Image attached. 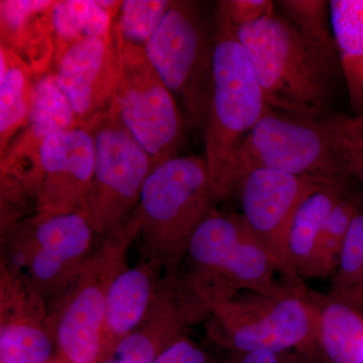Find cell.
Instances as JSON below:
<instances>
[{
	"label": "cell",
	"instance_id": "52a82bcc",
	"mask_svg": "<svg viewBox=\"0 0 363 363\" xmlns=\"http://www.w3.org/2000/svg\"><path fill=\"white\" fill-rule=\"evenodd\" d=\"M98 240L83 214L33 212L1 233L0 264L48 304L75 278Z\"/></svg>",
	"mask_w": 363,
	"mask_h": 363
},
{
	"label": "cell",
	"instance_id": "3957f363",
	"mask_svg": "<svg viewBox=\"0 0 363 363\" xmlns=\"http://www.w3.org/2000/svg\"><path fill=\"white\" fill-rule=\"evenodd\" d=\"M213 75L209 112L205 124V161L215 201L236 191V152L241 140L271 107L238 28L217 4L215 16Z\"/></svg>",
	"mask_w": 363,
	"mask_h": 363
},
{
	"label": "cell",
	"instance_id": "cb8c5ba5",
	"mask_svg": "<svg viewBox=\"0 0 363 363\" xmlns=\"http://www.w3.org/2000/svg\"><path fill=\"white\" fill-rule=\"evenodd\" d=\"M113 20L111 13L100 6L99 1H55L52 11V28L56 45L55 60L79 40L111 35Z\"/></svg>",
	"mask_w": 363,
	"mask_h": 363
},
{
	"label": "cell",
	"instance_id": "4fadbf2b",
	"mask_svg": "<svg viewBox=\"0 0 363 363\" xmlns=\"http://www.w3.org/2000/svg\"><path fill=\"white\" fill-rule=\"evenodd\" d=\"M327 183L330 182L259 168L243 177L236 190L240 194L243 218L266 247L279 274L292 285L304 286L294 277L289 264L294 217L301 204Z\"/></svg>",
	"mask_w": 363,
	"mask_h": 363
},
{
	"label": "cell",
	"instance_id": "603a6c76",
	"mask_svg": "<svg viewBox=\"0 0 363 363\" xmlns=\"http://www.w3.org/2000/svg\"><path fill=\"white\" fill-rule=\"evenodd\" d=\"M37 76L11 50L0 45V155L25 128Z\"/></svg>",
	"mask_w": 363,
	"mask_h": 363
},
{
	"label": "cell",
	"instance_id": "1f68e13d",
	"mask_svg": "<svg viewBox=\"0 0 363 363\" xmlns=\"http://www.w3.org/2000/svg\"><path fill=\"white\" fill-rule=\"evenodd\" d=\"M236 363H325L321 355L304 350L257 351L238 355Z\"/></svg>",
	"mask_w": 363,
	"mask_h": 363
},
{
	"label": "cell",
	"instance_id": "5bb4252c",
	"mask_svg": "<svg viewBox=\"0 0 363 363\" xmlns=\"http://www.w3.org/2000/svg\"><path fill=\"white\" fill-rule=\"evenodd\" d=\"M54 71L79 121L93 130L116 97L119 66L113 35L72 45L55 60Z\"/></svg>",
	"mask_w": 363,
	"mask_h": 363
},
{
	"label": "cell",
	"instance_id": "d4e9b609",
	"mask_svg": "<svg viewBox=\"0 0 363 363\" xmlns=\"http://www.w3.org/2000/svg\"><path fill=\"white\" fill-rule=\"evenodd\" d=\"M362 210V203L350 190L346 191L334 205L320 233L309 279L333 274L338 266L351 224Z\"/></svg>",
	"mask_w": 363,
	"mask_h": 363
},
{
	"label": "cell",
	"instance_id": "ba28073f",
	"mask_svg": "<svg viewBox=\"0 0 363 363\" xmlns=\"http://www.w3.org/2000/svg\"><path fill=\"white\" fill-rule=\"evenodd\" d=\"M214 40L194 2L172 1L145 54L167 87L180 98L188 125L207 121L212 92Z\"/></svg>",
	"mask_w": 363,
	"mask_h": 363
},
{
	"label": "cell",
	"instance_id": "7402d4cb",
	"mask_svg": "<svg viewBox=\"0 0 363 363\" xmlns=\"http://www.w3.org/2000/svg\"><path fill=\"white\" fill-rule=\"evenodd\" d=\"M332 32L355 114L363 112V0L329 2Z\"/></svg>",
	"mask_w": 363,
	"mask_h": 363
},
{
	"label": "cell",
	"instance_id": "5b68a950",
	"mask_svg": "<svg viewBox=\"0 0 363 363\" xmlns=\"http://www.w3.org/2000/svg\"><path fill=\"white\" fill-rule=\"evenodd\" d=\"M135 210L123 225L99 238L94 252L71 283L48 303V323L64 363H101L107 298L116 277L128 267V252L140 235Z\"/></svg>",
	"mask_w": 363,
	"mask_h": 363
},
{
	"label": "cell",
	"instance_id": "30bf717a",
	"mask_svg": "<svg viewBox=\"0 0 363 363\" xmlns=\"http://www.w3.org/2000/svg\"><path fill=\"white\" fill-rule=\"evenodd\" d=\"M259 168L327 182L350 178L326 118L312 121L272 109L241 140L236 152V190L243 177Z\"/></svg>",
	"mask_w": 363,
	"mask_h": 363
},
{
	"label": "cell",
	"instance_id": "4dcf8cb0",
	"mask_svg": "<svg viewBox=\"0 0 363 363\" xmlns=\"http://www.w3.org/2000/svg\"><path fill=\"white\" fill-rule=\"evenodd\" d=\"M152 363H215L207 351L187 335L169 346Z\"/></svg>",
	"mask_w": 363,
	"mask_h": 363
},
{
	"label": "cell",
	"instance_id": "484cf974",
	"mask_svg": "<svg viewBox=\"0 0 363 363\" xmlns=\"http://www.w3.org/2000/svg\"><path fill=\"white\" fill-rule=\"evenodd\" d=\"M327 295L363 312V210L351 224Z\"/></svg>",
	"mask_w": 363,
	"mask_h": 363
},
{
	"label": "cell",
	"instance_id": "836d02e7",
	"mask_svg": "<svg viewBox=\"0 0 363 363\" xmlns=\"http://www.w3.org/2000/svg\"><path fill=\"white\" fill-rule=\"evenodd\" d=\"M49 363H64V362H60V360L57 359V358H56V359H54V360H52V362H49Z\"/></svg>",
	"mask_w": 363,
	"mask_h": 363
},
{
	"label": "cell",
	"instance_id": "f1b7e54d",
	"mask_svg": "<svg viewBox=\"0 0 363 363\" xmlns=\"http://www.w3.org/2000/svg\"><path fill=\"white\" fill-rule=\"evenodd\" d=\"M338 150H362L363 112L353 116L326 117Z\"/></svg>",
	"mask_w": 363,
	"mask_h": 363
},
{
	"label": "cell",
	"instance_id": "8fae6325",
	"mask_svg": "<svg viewBox=\"0 0 363 363\" xmlns=\"http://www.w3.org/2000/svg\"><path fill=\"white\" fill-rule=\"evenodd\" d=\"M94 168L92 130L78 126L48 136L32 159L0 171L1 175L20 182L35 212L82 214L92 188Z\"/></svg>",
	"mask_w": 363,
	"mask_h": 363
},
{
	"label": "cell",
	"instance_id": "8992f818",
	"mask_svg": "<svg viewBox=\"0 0 363 363\" xmlns=\"http://www.w3.org/2000/svg\"><path fill=\"white\" fill-rule=\"evenodd\" d=\"M207 332L236 354L304 350L319 354L318 311L313 293L288 283L278 292H245L213 305Z\"/></svg>",
	"mask_w": 363,
	"mask_h": 363
},
{
	"label": "cell",
	"instance_id": "ac0fdd59",
	"mask_svg": "<svg viewBox=\"0 0 363 363\" xmlns=\"http://www.w3.org/2000/svg\"><path fill=\"white\" fill-rule=\"evenodd\" d=\"M162 276L161 267L140 259L135 267H126L114 279L107 298L102 330L104 358L147 316Z\"/></svg>",
	"mask_w": 363,
	"mask_h": 363
},
{
	"label": "cell",
	"instance_id": "4316f807",
	"mask_svg": "<svg viewBox=\"0 0 363 363\" xmlns=\"http://www.w3.org/2000/svg\"><path fill=\"white\" fill-rule=\"evenodd\" d=\"M169 0H125L112 23L116 44L145 50L164 13Z\"/></svg>",
	"mask_w": 363,
	"mask_h": 363
},
{
	"label": "cell",
	"instance_id": "44dd1931",
	"mask_svg": "<svg viewBox=\"0 0 363 363\" xmlns=\"http://www.w3.org/2000/svg\"><path fill=\"white\" fill-rule=\"evenodd\" d=\"M347 179L330 182L315 191L298 207L289 235V264L301 283L309 279L320 233L332 208L350 190Z\"/></svg>",
	"mask_w": 363,
	"mask_h": 363
},
{
	"label": "cell",
	"instance_id": "ffe728a7",
	"mask_svg": "<svg viewBox=\"0 0 363 363\" xmlns=\"http://www.w3.org/2000/svg\"><path fill=\"white\" fill-rule=\"evenodd\" d=\"M313 298L318 350L325 363H363V312L328 295Z\"/></svg>",
	"mask_w": 363,
	"mask_h": 363
},
{
	"label": "cell",
	"instance_id": "9c48e42d",
	"mask_svg": "<svg viewBox=\"0 0 363 363\" xmlns=\"http://www.w3.org/2000/svg\"><path fill=\"white\" fill-rule=\"evenodd\" d=\"M92 133L94 177L82 214L98 238H102L130 218L145 180L159 162L136 142L112 104Z\"/></svg>",
	"mask_w": 363,
	"mask_h": 363
},
{
	"label": "cell",
	"instance_id": "e0dca14e",
	"mask_svg": "<svg viewBox=\"0 0 363 363\" xmlns=\"http://www.w3.org/2000/svg\"><path fill=\"white\" fill-rule=\"evenodd\" d=\"M52 0H1L0 45L11 50L35 76L54 69Z\"/></svg>",
	"mask_w": 363,
	"mask_h": 363
},
{
	"label": "cell",
	"instance_id": "d6986e66",
	"mask_svg": "<svg viewBox=\"0 0 363 363\" xmlns=\"http://www.w3.org/2000/svg\"><path fill=\"white\" fill-rule=\"evenodd\" d=\"M78 126L83 125L60 87L54 69L38 76L28 123L2 155L0 168H11L28 161L48 136Z\"/></svg>",
	"mask_w": 363,
	"mask_h": 363
},
{
	"label": "cell",
	"instance_id": "2e32d148",
	"mask_svg": "<svg viewBox=\"0 0 363 363\" xmlns=\"http://www.w3.org/2000/svg\"><path fill=\"white\" fill-rule=\"evenodd\" d=\"M195 323L173 274H164L147 316L112 348L101 363H152Z\"/></svg>",
	"mask_w": 363,
	"mask_h": 363
},
{
	"label": "cell",
	"instance_id": "9a60e30c",
	"mask_svg": "<svg viewBox=\"0 0 363 363\" xmlns=\"http://www.w3.org/2000/svg\"><path fill=\"white\" fill-rule=\"evenodd\" d=\"M56 358L47 303L0 264V363H49Z\"/></svg>",
	"mask_w": 363,
	"mask_h": 363
},
{
	"label": "cell",
	"instance_id": "83f0119b",
	"mask_svg": "<svg viewBox=\"0 0 363 363\" xmlns=\"http://www.w3.org/2000/svg\"><path fill=\"white\" fill-rule=\"evenodd\" d=\"M289 20L308 42L325 56L339 62L332 32L329 2L323 0H285L279 1Z\"/></svg>",
	"mask_w": 363,
	"mask_h": 363
},
{
	"label": "cell",
	"instance_id": "7c38bea8",
	"mask_svg": "<svg viewBox=\"0 0 363 363\" xmlns=\"http://www.w3.org/2000/svg\"><path fill=\"white\" fill-rule=\"evenodd\" d=\"M116 47L119 74L112 105L150 157L157 162L176 157L183 140L184 117L173 93L150 63L145 50L116 43Z\"/></svg>",
	"mask_w": 363,
	"mask_h": 363
},
{
	"label": "cell",
	"instance_id": "f546056e",
	"mask_svg": "<svg viewBox=\"0 0 363 363\" xmlns=\"http://www.w3.org/2000/svg\"><path fill=\"white\" fill-rule=\"evenodd\" d=\"M227 18L236 28L262 20L274 11V4L269 0H227L219 2Z\"/></svg>",
	"mask_w": 363,
	"mask_h": 363
},
{
	"label": "cell",
	"instance_id": "d6a6232c",
	"mask_svg": "<svg viewBox=\"0 0 363 363\" xmlns=\"http://www.w3.org/2000/svg\"><path fill=\"white\" fill-rule=\"evenodd\" d=\"M343 168L350 177L357 179L363 186L362 150H338Z\"/></svg>",
	"mask_w": 363,
	"mask_h": 363
},
{
	"label": "cell",
	"instance_id": "277c9868",
	"mask_svg": "<svg viewBox=\"0 0 363 363\" xmlns=\"http://www.w3.org/2000/svg\"><path fill=\"white\" fill-rule=\"evenodd\" d=\"M215 202L205 157L159 162L143 185L135 210L142 219V257L175 274L195 231Z\"/></svg>",
	"mask_w": 363,
	"mask_h": 363
},
{
	"label": "cell",
	"instance_id": "7a4b0ae2",
	"mask_svg": "<svg viewBox=\"0 0 363 363\" xmlns=\"http://www.w3.org/2000/svg\"><path fill=\"white\" fill-rule=\"evenodd\" d=\"M267 105L300 118H326L337 63L310 44L295 25L272 11L238 28Z\"/></svg>",
	"mask_w": 363,
	"mask_h": 363
},
{
	"label": "cell",
	"instance_id": "6da1fadb",
	"mask_svg": "<svg viewBox=\"0 0 363 363\" xmlns=\"http://www.w3.org/2000/svg\"><path fill=\"white\" fill-rule=\"evenodd\" d=\"M277 272L278 267L242 215L212 209L195 231L175 277L199 322L219 301L245 292L281 290L288 283H277Z\"/></svg>",
	"mask_w": 363,
	"mask_h": 363
}]
</instances>
